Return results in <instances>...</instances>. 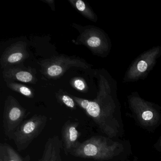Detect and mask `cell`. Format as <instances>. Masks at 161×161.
<instances>
[{
	"label": "cell",
	"mask_w": 161,
	"mask_h": 161,
	"mask_svg": "<svg viewBox=\"0 0 161 161\" xmlns=\"http://www.w3.org/2000/svg\"><path fill=\"white\" fill-rule=\"evenodd\" d=\"M99 90L94 100L86 99L71 95L78 106L97 125L101 130L110 138L118 136L120 131V122L114 115V107L107 96L105 86L101 78L99 83Z\"/></svg>",
	"instance_id": "cell-1"
},
{
	"label": "cell",
	"mask_w": 161,
	"mask_h": 161,
	"mask_svg": "<svg viewBox=\"0 0 161 161\" xmlns=\"http://www.w3.org/2000/svg\"><path fill=\"white\" fill-rule=\"evenodd\" d=\"M123 144L102 136H92L80 143L70 154L76 157L109 161L124 152Z\"/></svg>",
	"instance_id": "cell-2"
},
{
	"label": "cell",
	"mask_w": 161,
	"mask_h": 161,
	"mask_svg": "<svg viewBox=\"0 0 161 161\" xmlns=\"http://www.w3.org/2000/svg\"><path fill=\"white\" fill-rule=\"evenodd\" d=\"M38 64L40 65L41 74L47 79L54 80L61 78L71 68L87 69L92 66L84 59L64 54L40 60Z\"/></svg>",
	"instance_id": "cell-3"
},
{
	"label": "cell",
	"mask_w": 161,
	"mask_h": 161,
	"mask_svg": "<svg viewBox=\"0 0 161 161\" xmlns=\"http://www.w3.org/2000/svg\"><path fill=\"white\" fill-rule=\"evenodd\" d=\"M47 121L46 116L35 114L21 123L13 138L19 151L25 150L29 147L42 132Z\"/></svg>",
	"instance_id": "cell-4"
},
{
	"label": "cell",
	"mask_w": 161,
	"mask_h": 161,
	"mask_svg": "<svg viewBox=\"0 0 161 161\" xmlns=\"http://www.w3.org/2000/svg\"><path fill=\"white\" fill-rule=\"evenodd\" d=\"M71 26L79 33V36L73 42L74 44L85 46L95 55H100L105 53L108 46L101 30L95 26H83L74 23Z\"/></svg>",
	"instance_id": "cell-5"
},
{
	"label": "cell",
	"mask_w": 161,
	"mask_h": 161,
	"mask_svg": "<svg viewBox=\"0 0 161 161\" xmlns=\"http://www.w3.org/2000/svg\"><path fill=\"white\" fill-rule=\"evenodd\" d=\"M26 112L14 97L7 96L4 102L3 127L4 134L9 139H13L15 133L23 122Z\"/></svg>",
	"instance_id": "cell-6"
},
{
	"label": "cell",
	"mask_w": 161,
	"mask_h": 161,
	"mask_svg": "<svg viewBox=\"0 0 161 161\" xmlns=\"http://www.w3.org/2000/svg\"><path fill=\"white\" fill-rule=\"evenodd\" d=\"M131 105L135 118L142 127L147 130H154L161 124V113L148 103L133 100Z\"/></svg>",
	"instance_id": "cell-7"
},
{
	"label": "cell",
	"mask_w": 161,
	"mask_h": 161,
	"mask_svg": "<svg viewBox=\"0 0 161 161\" xmlns=\"http://www.w3.org/2000/svg\"><path fill=\"white\" fill-rule=\"evenodd\" d=\"M30 56L27 42L18 41L6 48L0 58L1 68L3 69L13 66L22 64Z\"/></svg>",
	"instance_id": "cell-8"
},
{
	"label": "cell",
	"mask_w": 161,
	"mask_h": 161,
	"mask_svg": "<svg viewBox=\"0 0 161 161\" xmlns=\"http://www.w3.org/2000/svg\"><path fill=\"white\" fill-rule=\"evenodd\" d=\"M2 70L3 77L5 82L20 81L36 84L38 81L36 69L31 67H27L20 64L9 67Z\"/></svg>",
	"instance_id": "cell-9"
},
{
	"label": "cell",
	"mask_w": 161,
	"mask_h": 161,
	"mask_svg": "<svg viewBox=\"0 0 161 161\" xmlns=\"http://www.w3.org/2000/svg\"><path fill=\"white\" fill-rule=\"evenodd\" d=\"M79 122L67 121L62 129V143L65 154L68 155L78 146L81 133L78 130Z\"/></svg>",
	"instance_id": "cell-10"
},
{
	"label": "cell",
	"mask_w": 161,
	"mask_h": 161,
	"mask_svg": "<svg viewBox=\"0 0 161 161\" xmlns=\"http://www.w3.org/2000/svg\"><path fill=\"white\" fill-rule=\"evenodd\" d=\"M62 147L63 143L59 136H54L49 138L45 145L43 152L46 161H62L61 156Z\"/></svg>",
	"instance_id": "cell-11"
},
{
	"label": "cell",
	"mask_w": 161,
	"mask_h": 161,
	"mask_svg": "<svg viewBox=\"0 0 161 161\" xmlns=\"http://www.w3.org/2000/svg\"><path fill=\"white\" fill-rule=\"evenodd\" d=\"M70 4L84 17L93 22H97V16L91 7L82 0H69Z\"/></svg>",
	"instance_id": "cell-12"
},
{
	"label": "cell",
	"mask_w": 161,
	"mask_h": 161,
	"mask_svg": "<svg viewBox=\"0 0 161 161\" xmlns=\"http://www.w3.org/2000/svg\"><path fill=\"white\" fill-rule=\"evenodd\" d=\"M0 161H23L21 156L9 144H0Z\"/></svg>",
	"instance_id": "cell-13"
},
{
	"label": "cell",
	"mask_w": 161,
	"mask_h": 161,
	"mask_svg": "<svg viewBox=\"0 0 161 161\" xmlns=\"http://www.w3.org/2000/svg\"><path fill=\"white\" fill-rule=\"evenodd\" d=\"M7 87L25 97L32 98L35 97V91L33 88L17 82H5Z\"/></svg>",
	"instance_id": "cell-14"
},
{
	"label": "cell",
	"mask_w": 161,
	"mask_h": 161,
	"mask_svg": "<svg viewBox=\"0 0 161 161\" xmlns=\"http://www.w3.org/2000/svg\"><path fill=\"white\" fill-rule=\"evenodd\" d=\"M55 97L59 103L66 106L71 110H75L77 109V104L74 99L71 97L70 94L60 89L55 93Z\"/></svg>",
	"instance_id": "cell-15"
},
{
	"label": "cell",
	"mask_w": 161,
	"mask_h": 161,
	"mask_svg": "<svg viewBox=\"0 0 161 161\" xmlns=\"http://www.w3.org/2000/svg\"><path fill=\"white\" fill-rule=\"evenodd\" d=\"M71 86L75 90L82 93L88 91V86L84 79L80 77H74L70 80Z\"/></svg>",
	"instance_id": "cell-16"
},
{
	"label": "cell",
	"mask_w": 161,
	"mask_h": 161,
	"mask_svg": "<svg viewBox=\"0 0 161 161\" xmlns=\"http://www.w3.org/2000/svg\"><path fill=\"white\" fill-rule=\"evenodd\" d=\"M149 61H148V59L141 60L137 63L136 66V70L135 71L138 73V74L145 72L148 67L149 65Z\"/></svg>",
	"instance_id": "cell-17"
},
{
	"label": "cell",
	"mask_w": 161,
	"mask_h": 161,
	"mask_svg": "<svg viewBox=\"0 0 161 161\" xmlns=\"http://www.w3.org/2000/svg\"><path fill=\"white\" fill-rule=\"evenodd\" d=\"M42 2L47 3L51 8L52 11H55V4L54 0H42Z\"/></svg>",
	"instance_id": "cell-18"
},
{
	"label": "cell",
	"mask_w": 161,
	"mask_h": 161,
	"mask_svg": "<svg viewBox=\"0 0 161 161\" xmlns=\"http://www.w3.org/2000/svg\"><path fill=\"white\" fill-rule=\"evenodd\" d=\"M154 147H155L156 150L159 151L161 152V136H160L156 144L154 145Z\"/></svg>",
	"instance_id": "cell-19"
},
{
	"label": "cell",
	"mask_w": 161,
	"mask_h": 161,
	"mask_svg": "<svg viewBox=\"0 0 161 161\" xmlns=\"http://www.w3.org/2000/svg\"><path fill=\"white\" fill-rule=\"evenodd\" d=\"M39 161H46V157H45V155L44 154H43L42 158L39 160Z\"/></svg>",
	"instance_id": "cell-20"
}]
</instances>
